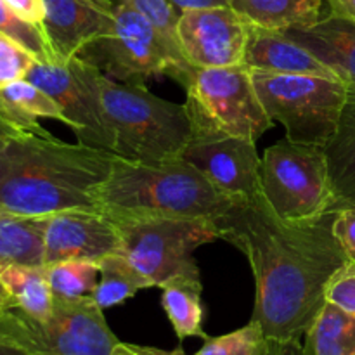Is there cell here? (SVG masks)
I'll return each mask as SVG.
<instances>
[{
  "label": "cell",
  "instance_id": "1",
  "mask_svg": "<svg viewBox=\"0 0 355 355\" xmlns=\"http://www.w3.org/2000/svg\"><path fill=\"white\" fill-rule=\"evenodd\" d=\"M333 220L335 211L312 220H283L263 194L236 201L217 220L220 239L245 253L252 266V321L270 342H302L328 302L331 281L350 266Z\"/></svg>",
  "mask_w": 355,
  "mask_h": 355
},
{
  "label": "cell",
  "instance_id": "2",
  "mask_svg": "<svg viewBox=\"0 0 355 355\" xmlns=\"http://www.w3.org/2000/svg\"><path fill=\"white\" fill-rule=\"evenodd\" d=\"M118 156L51 132H19L0 149V208L24 217L97 210V191Z\"/></svg>",
  "mask_w": 355,
  "mask_h": 355
},
{
  "label": "cell",
  "instance_id": "3",
  "mask_svg": "<svg viewBox=\"0 0 355 355\" xmlns=\"http://www.w3.org/2000/svg\"><path fill=\"white\" fill-rule=\"evenodd\" d=\"M239 200L218 191L184 158L141 163L118 156L97 191V210L113 218L179 217L218 220Z\"/></svg>",
  "mask_w": 355,
  "mask_h": 355
},
{
  "label": "cell",
  "instance_id": "4",
  "mask_svg": "<svg viewBox=\"0 0 355 355\" xmlns=\"http://www.w3.org/2000/svg\"><path fill=\"white\" fill-rule=\"evenodd\" d=\"M97 85L114 155L141 163L182 158L194 130L186 103L162 99L146 82H116L99 68Z\"/></svg>",
  "mask_w": 355,
  "mask_h": 355
},
{
  "label": "cell",
  "instance_id": "5",
  "mask_svg": "<svg viewBox=\"0 0 355 355\" xmlns=\"http://www.w3.org/2000/svg\"><path fill=\"white\" fill-rule=\"evenodd\" d=\"M92 297L54 298L47 319H35L16 305L0 309V342L33 355H113L121 340L111 331Z\"/></svg>",
  "mask_w": 355,
  "mask_h": 355
},
{
  "label": "cell",
  "instance_id": "6",
  "mask_svg": "<svg viewBox=\"0 0 355 355\" xmlns=\"http://www.w3.org/2000/svg\"><path fill=\"white\" fill-rule=\"evenodd\" d=\"M252 71L253 85L274 123H281L286 139L326 148L335 137L349 90L338 78L319 75H286Z\"/></svg>",
  "mask_w": 355,
  "mask_h": 355
},
{
  "label": "cell",
  "instance_id": "7",
  "mask_svg": "<svg viewBox=\"0 0 355 355\" xmlns=\"http://www.w3.org/2000/svg\"><path fill=\"white\" fill-rule=\"evenodd\" d=\"M113 220L120 231V253L153 288H162L180 274L200 272L194 252L220 239L217 220L208 218L121 217Z\"/></svg>",
  "mask_w": 355,
  "mask_h": 355
},
{
  "label": "cell",
  "instance_id": "8",
  "mask_svg": "<svg viewBox=\"0 0 355 355\" xmlns=\"http://www.w3.org/2000/svg\"><path fill=\"white\" fill-rule=\"evenodd\" d=\"M76 58L116 82H146L149 76L162 75L184 87L194 71V66L180 61L158 30L125 0L114 6L113 30L87 45Z\"/></svg>",
  "mask_w": 355,
  "mask_h": 355
},
{
  "label": "cell",
  "instance_id": "9",
  "mask_svg": "<svg viewBox=\"0 0 355 355\" xmlns=\"http://www.w3.org/2000/svg\"><path fill=\"white\" fill-rule=\"evenodd\" d=\"M260 180L263 198L283 220H312L331 210L333 191L322 146L277 141L263 153Z\"/></svg>",
  "mask_w": 355,
  "mask_h": 355
},
{
  "label": "cell",
  "instance_id": "10",
  "mask_svg": "<svg viewBox=\"0 0 355 355\" xmlns=\"http://www.w3.org/2000/svg\"><path fill=\"white\" fill-rule=\"evenodd\" d=\"M184 90L196 127L214 128L252 142L274 127L246 66L194 68Z\"/></svg>",
  "mask_w": 355,
  "mask_h": 355
},
{
  "label": "cell",
  "instance_id": "11",
  "mask_svg": "<svg viewBox=\"0 0 355 355\" xmlns=\"http://www.w3.org/2000/svg\"><path fill=\"white\" fill-rule=\"evenodd\" d=\"M26 80L40 87L64 113L66 125L75 132L76 142L113 153V139L104 120L97 85V66L73 58L69 62L37 61Z\"/></svg>",
  "mask_w": 355,
  "mask_h": 355
},
{
  "label": "cell",
  "instance_id": "12",
  "mask_svg": "<svg viewBox=\"0 0 355 355\" xmlns=\"http://www.w3.org/2000/svg\"><path fill=\"white\" fill-rule=\"evenodd\" d=\"M182 158L232 200H252L262 194L257 142L194 125Z\"/></svg>",
  "mask_w": 355,
  "mask_h": 355
},
{
  "label": "cell",
  "instance_id": "13",
  "mask_svg": "<svg viewBox=\"0 0 355 355\" xmlns=\"http://www.w3.org/2000/svg\"><path fill=\"white\" fill-rule=\"evenodd\" d=\"M252 24L229 6L180 10L177 38L194 68L243 66Z\"/></svg>",
  "mask_w": 355,
  "mask_h": 355
},
{
  "label": "cell",
  "instance_id": "14",
  "mask_svg": "<svg viewBox=\"0 0 355 355\" xmlns=\"http://www.w3.org/2000/svg\"><path fill=\"white\" fill-rule=\"evenodd\" d=\"M120 231L101 210H66L49 215L44 236V266L64 260H94L120 253Z\"/></svg>",
  "mask_w": 355,
  "mask_h": 355
},
{
  "label": "cell",
  "instance_id": "15",
  "mask_svg": "<svg viewBox=\"0 0 355 355\" xmlns=\"http://www.w3.org/2000/svg\"><path fill=\"white\" fill-rule=\"evenodd\" d=\"M114 6L110 0H44L42 31L54 62H69L87 45L113 30Z\"/></svg>",
  "mask_w": 355,
  "mask_h": 355
},
{
  "label": "cell",
  "instance_id": "16",
  "mask_svg": "<svg viewBox=\"0 0 355 355\" xmlns=\"http://www.w3.org/2000/svg\"><path fill=\"white\" fill-rule=\"evenodd\" d=\"M328 66L345 83L349 99L355 101V23L328 14L307 28L284 30Z\"/></svg>",
  "mask_w": 355,
  "mask_h": 355
},
{
  "label": "cell",
  "instance_id": "17",
  "mask_svg": "<svg viewBox=\"0 0 355 355\" xmlns=\"http://www.w3.org/2000/svg\"><path fill=\"white\" fill-rule=\"evenodd\" d=\"M243 66L250 69L286 75H319L336 78L309 49L298 44L284 31L252 26Z\"/></svg>",
  "mask_w": 355,
  "mask_h": 355
},
{
  "label": "cell",
  "instance_id": "18",
  "mask_svg": "<svg viewBox=\"0 0 355 355\" xmlns=\"http://www.w3.org/2000/svg\"><path fill=\"white\" fill-rule=\"evenodd\" d=\"M333 203L329 211L355 207V101L343 110L338 130L326 146Z\"/></svg>",
  "mask_w": 355,
  "mask_h": 355
},
{
  "label": "cell",
  "instance_id": "19",
  "mask_svg": "<svg viewBox=\"0 0 355 355\" xmlns=\"http://www.w3.org/2000/svg\"><path fill=\"white\" fill-rule=\"evenodd\" d=\"M200 272L180 274L162 286V307L175 331L177 338H201L210 336L203 329V302H201Z\"/></svg>",
  "mask_w": 355,
  "mask_h": 355
},
{
  "label": "cell",
  "instance_id": "20",
  "mask_svg": "<svg viewBox=\"0 0 355 355\" xmlns=\"http://www.w3.org/2000/svg\"><path fill=\"white\" fill-rule=\"evenodd\" d=\"M252 26L284 31L307 28L322 17L324 0H225Z\"/></svg>",
  "mask_w": 355,
  "mask_h": 355
},
{
  "label": "cell",
  "instance_id": "21",
  "mask_svg": "<svg viewBox=\"0 0 355 355\" xmlns=\"http://www.w3.org/2000/svg\"><path fill=\"white\" fill-rule=\"evenodd\" d=\"M47 217H24L0 208V266H44Z\"/></svg>",
  "mask_w": 355,
  "mask_h": 355
},
{
  "label": "cell",
  "instance_id": "22",
  "mask_svg": "<svg viewBox=\"0 0 355 355\" xmlns=\"http://www.w3.org/2000/svg\"><path fill=\"white\" fill-rule=\"evenodd\" d=\"M0 114L26 132L45 130L38 118H52L66 125L61 106L47 92L21 78L0 89Z\"/></svg>",
  "mask_w": 355,
  "mask_h": 355
},
{
  "label": "cell",
  "instance_id": "23",
  "mask_svg": "<svg viewBox=\"0 0 355 355\" xmlns=\"http://www.w3.org/2000/svg\"><path fill=\"white\" fill-rule=\"evenodd\" d=\"M0 283L12 305L35 319H47L54 307V295L45 266H0Z\"/></svg>",
  "mask_w": 355,
  "mask_h": 355
},
{
  "label": "cell",
  "instance_id": "24",
  "mask_svg": "<svg viewBox=\"0 0 355 355\" xmlns=\"http://www.w3.org/2000/svg\"><path fill=\"white\" fill-rule=\"evenodd\" d=\"M304 355H355V318L326 302L304 336Z\"/></svg>",
  "mask_w": 355,
  "mask_h": 355
},
{
  "label": "cell",
  "instance_id": "25",
  "mask_svg": "<svg viewBox=\"0 0 355 355\" xmlns=\"http://www.w3.org/2000/svg\"><path fill=\"white\" fill-rule=\"evenodd\" d=\"M153 288L149 281L132 266L121 253L99 260V283L92 293V300L103 311L125 304L142 290Z\"/></svg>",
  "mask_w": 355,
  "mask_h": 355
},
{
  "label": "cell",
  "instance_id": "26",
  "mask_svg": "<svg viewBox=\"0 0 355 355\" xmlns=\"http://www.w3.org/2000/svg\"><path fill=\"white\" fill-rule=\"evenodd\" d=\"M45 267L54 298L92 297L99 283V262L94 260H64Z\"/></svg>",
  "mask_w": 355,
  "mask_h": 355
},
{
  "label": "cell",
  "instance_id": "27",
  "mask_svg": "<svg viewBox=\"0 0 355 355\" xmlns=\"http://www.w3.org/2000/svg\"><path fill=\"white\" fill-rule=\"evenodd\" d=\"M272 342L255 321L227 335L205 340L203 347L194 355H270Z\"/></svg>",
  "mask_w": 355,
  "mask_h": 355
},
{
  "label": "cell",
  "instance_id": "28",
  "mask_svg": "<svg viewBox=\"0 0 355 355\" xmlns=\"http://www.w3.org/2000/svg\"><path fill=\"white\" fill-rule=\"evenodd\" d=\"M125 2L132 9L137 10L139 14H142L158 30V33L166 42L170 51L180 61H186V58L180 52L179 38H177V23H179L180 10L173 6L172 0H125Z\"/></svg>",
  "mask_w": 355,
  "mask_h": 355
},
{
  "label": "cell",
  "instance_id": "29",
  "mask_svg": "<svg viewBox=\"0 0 355 355\" xmlns=\"http://www.w3.org/2000/svg\"><path fill=\"white\" fill-rule=\"evenodd\" d=\"M0 31L24 45L38 61L54 62L42 28L21 19L3 0H0Z\"/></svg>",
  "mask_w": 355,
  "mask_h": 355
},
{
  "label": "cell",
  "instance_id": "30",
  "mask_svg": "<svg viewBox=\"0 0 355 355\" xmlns=\"http://www.w3.org/2000/svg\"><path fill=\"white\" fill-rule=\"evenodd\" d=\"M37 61L24 45L0 31V89L16 80L26 78Z\"/></svg>",
  "mask_w": 355,
  "mask_h": 355
},
{
  "label": "cell",
  "instance_id": "31",
  "mask_svg": "<svg viewBox=\"0 0 355 355\" xmlns=\"http://www.w3.org/2000/svg\"><path fill=\"white\" fill-rule=\"evenodd\" d=\"M326 300L338 305L355 318V266H347L335 279L331 281L326 293Z\"/></svg>",
  "mask_w": 355,
  "mask_h": 355
},
{
  "label": "cell",
  "instance_id": "32",
  "mask_svg": "<svg viewBox=\"0 0 355 355\" xmlns=\"http://www.w3.org/2000/svg\"><path fill=\"white\" fill-rule=\"evenodd\" d=\"M333 232H335V238L338 239L340 246L345 252L347 259L355 266V207L335 211Z\"/></svg>",
  "mask_w": 355,
  "mask_h": 355
},
{
  "label": "cell",
  "instance_id": "33",
  "mask_svg": "<svg viewBox=\"0 0 355 355\" xmlns=\"http://www.w3.org/2000/svg\"><path fill=\"white\" fill-rule=\"evenodd\" d=\"M17 16L26 23L33 24V26L42 28V21H44L45 9L44 0H3Z\"/></svg>",
  "mask_w": 355,
  "mask_h": 355
},
{
  "label": "cell",
  "instance_id": "34",
  "mask_svg": "<svg viewBox=\"0 0 355 355\" xmlns=\"http://www.w3.org/2000/svg\"><path fill=\"white\" fill-rule=\"evenodd\" d=\"M113 355H186L182 349L165 350L158 349V347H148V345H137V343H125L120 342L114 349Z\"/></svg>",
  "mask_w": 355,
  "mask_h": 355
},
{
  "label": "cell",
  "instance_id": "35",
  "mask_svg": "<svg viewBox=\"0 0 355 355\" xmlns=\"http://www.w3.org/2000/svg\"><path fill=\"white\" fill-rule=\"evenodd\" d=\"M324 3L328 6V14L355 23V0H324Z\"/></svg>",
  "mask_w": 355,
  "mask_h": 355
},
{
  "label": "cell",
  "instance_id": "36",
  "mask_svg": "<svg viewBox=\"0 0 355 355\" xmlns=\"http://www.w3.org/2000/svg\"><path fill=\"white\" fill-rule=\"evenodd\" d=\"M19 132H26V130L19 128L17 125H14L12 121H9L6 116L0 114V149H2L3 146L14 137V135L19 134Z\"/></svg>",
  "mask_w": 355,
  "mask_h": 355
},
{
  "label": "cell",
  "instance_id": "37",
  "mask_svg": "<svg viewBox=\"0 0 355 355\" xmlns=\"http://www.w3.org/2000/svg\"><path fill=\"white\" fill-rule=\"evenodd\" d=\"M173 6L179 10L196 9V7H211V6H227L225 0H172Z\"/></svg>",
  "mask_w": 355,
  "mask_h": 355
},
{
  "label": "cell",
  "instance_id": "38",
  "mask_svg": "<svg viewBox=\"0 0 355 355\" xmlns=\"http://www.w3.org/2000/svg\"><path fill=\"white\" fill-rule=\"evenodd\" d=\"M270 355H304L302 342H272V352Z\"/></svg>",
  "mask_w": 355,
  "mask_h": 355
},
{
  "label": "cell",
  "instance_id": "39",
  "mask_svg": "<svg viewBox=\"0 0 355 355\" xmlns=\"http://www.w3.org/2000/svg\"><path fill=\"white\" fill-rule=\"evenodd\" d=\"M0 355H33V354L26 352V350L19 349V347L16 345H10V343L0 342Z\"/></svg>",
  "mask_w": 355,
  "mask_h": 355
},
{
  "label": "cell",
  "instance_id": "40",
  "mask_svg": "<svg viewBox=\"0 0 355 355\" xmlns=\"http://www.w3.org/2000/svg\"><path fill=\"white\" fill-rule=\"evenodd\" d=\"M12 304V300H10L9 293H7V290L3 288V284L0 283V309L2 307H7V305Z\"/></svg>",
  "mask_w": 355,
  "mask_h": 355
},
{
  "label": "cell",
  "instance_id": "41",
  "mask_svg": "<svg viewBox=\"0 0 355 355\" xmlns=\"http://www.w3.org/2000/svg\"><path fill=\"white\" fill-rule=\"evenodd\" d=\"M110 2H118V0H110Z\"/></svg>",
  "mask_w": 355,
  "mask_h": 355
},
{
  "label": "cell",
  "instance_id": "42",
  "mask_svg": "<svg viewBox=\"0 0 355 355\" xmlns=\"http://www.w3.org/2000/svg\"><path fill=\"white\" fill-rule=\"evenodd\" d=\"M349 101H350V99H349Z\"/></svg>",
  "mask_w": 355,
  "mask_h": 355
}]
</instances>
